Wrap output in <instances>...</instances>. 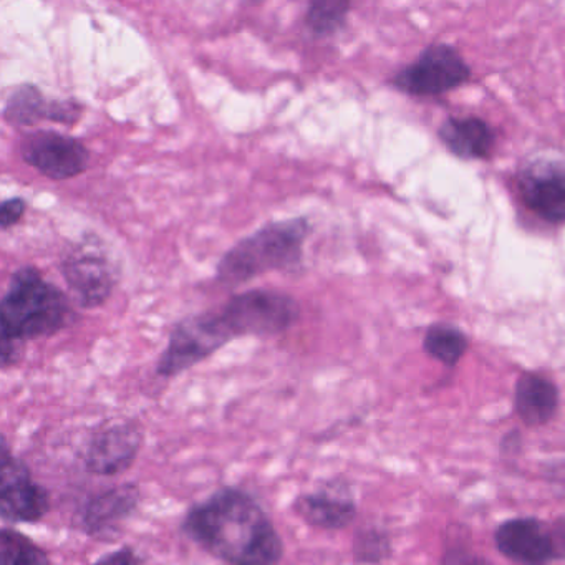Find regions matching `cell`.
I'll return each mask as SVG.
<instances>
[{
  "label": "cell",
  "instance_id": "1",
  "mask_svg": "<svg viewBox=\"0 0 565 565\" xmlns=\"http://www.w3.org/2000/svg\"><path fill=\"white\" fill-rule=\"evenodd\" d=\"M183 531L227 565H277L284 542L263 505L237 488H223L188 512Z\"/></svg>",
  "mask_w": 565,
  "mask_h": 565
},
{
  "label": "cell",
  "instance_id": "2",
  "mask_svg": "<svg viewBox=\"0 0 565 565\" xmlns=\"http://www.w3.org/2000/svg\"><path fill=\"white\" fill-rule=\"evenodd\" d=\"M72 319L71 302L55 284L44 279L34 266L12 274L0 303V363L15 365L29 340L44 339L64 330Z\"/></svg>",
  "mask_w": 565,
  "mask_h": 565
},
{
  "label": "cell",
  "instance_id": "3",
  "mask_svg": "<svg viewBox=\"0 0 565 565\" xmlns=\"http://www.w3.org/2000/svg\"><path fill=\"white\" fill-rule=\"evenodd\" d=\"M312 233L303 216L264 224L234 244L216 267L217 282L243 286L263 274L292 273L302 267L303 244Z\"/></svg>",
  "mask_w": 565,
  "mask_h": 565
},
{
  "label": "cell",
  "instance_id": "4",
  "mask_svg": "<svg viewBox=\"0 0 565 565\" xmlns=\"http://www.w3.org/2000/svg\"><path fill=\"white\" fill-rule=\"evenodd\" d=\"M217 313L233 340L273 337L296 326L300 306L292 296L280 290L253 289L231 297Z\"/></svg>",
  "mask_w": 565,
  "mask_h": 565
},
{
  "label": "cell",
  "instance_id": "5",
  "mask_svg": "<svg viewBox=\"0 0 565 565\" xmlns=\"http://www.w3.org/2000/svg\"><path fill=\"white\" fill-rule=\"evenodd\" d=\"M231 340L233 339L217 310L186 317L171 330L167 349L158 362L157 373L167 379L180 375L210 359Z\"/></svg>",
  "mask_w": 565,
  "mask_h": 565
},
{
  "label": "cell",
  "instance_id": "6",
  "mask_svg": "<svg viewBox=\"0 0 565 565\" xmlns=\"http://www.w3.org/2000/svg\"><path fill=\"white\" fill-rule=\"evenodd\" d=\"M469 71L461 55L449 47L438 44L426 49L415 64L402 68L392 78L393 87L408 95L435 97L468 82Z\"/></svg>",
  "mask_w": 565,
  "mask_h": 565
},
{
  "label": "cell",
  "instance_id": "7",
  "mask_svg": "<svg viewBox=\"0 0 565 565\" xmlns=\"http://www.w3.org/2000/svg\"><path fill=\"white\" fill-rule=\"evenodd\" d=\"M51 511V495L32 479L28 466L2 441L0 452V515L6 522L35 524Z\"/></svg>",
  "mask_w": 565,
  "mask_h": 565
},
{
  "label": "cell",
  "instance_id": "8",
  "mask_svg": "<svg viewBox=\"0 0 565 565\" xmlns=\"http://www.w3.org/2000/svg\"><path fill=\"white\" fill-rule=\"evenodd\" d=\"M21 154L29 167L54 181L81 177L90 163V151L81 140L52 130L24 137Z\"/></svg>",
  "mask_w": 565,
  "mask_h": 565
},
{
  "label": "cell",
  "instance_id": "9",
  "mask_svg": "<svg viewBox=\"0 0 565 565\" xmlns=\"http://www.w3.org/2000/svg\"><path fill=\"white\" fill-rule=\"evenodd\" d=\"M143 443V433L135 423H115L94 433L85 449V466L98 476H117L127 471Z\"/></svg>",
  "mask_w": 565,
  "mask_h": 565
},
{
  "label": "cell",
  "instance_id": "10",
  "mask_svg": "<svg viewBox=\"0 0 565 565\" xmlns=\"http://www.w3.org/2000/svg\"><path fill=\"white\" fill-rule=\"evenodd\" d=\"M61 273L84 309L104 306L114 292V270L104 254L84 249L68 254Z\"/></svg>",
  "mask_w": 565,
  "mask_h": 565
},
{
  "label": "cell",
  "instance_id": "11",
  "mask_svg": "<svg viewBox=\"0 0 565 565\" xmlns=\"http://www.w3.org/2000/svg\"><path fill=\"white\" fill-rule=\"evenodd\" d=\"M494 544L509 561L519 565H547L554 561L548 525L535 518H515L494 531Z\"/></svg>",
  "mask_w": 565,
  "mask_h": 565
},
{
  "label": "cell",
  "instance_id": "12",
  "mask_svg": "<svg viewBox=\"0 0 565 565\" xmlns=\"http://www.w3.org/2000/svg\"><path fill=\"white\" fill-rule=\"evenodd\" d=\"M84 105L75 100H47L35 85L24 84L9 95L4 120L11 127H34L42 120L74 127L81 121Z\"/></svg>",
  "mask_w": 565,
  "mask_h": 565
},
{
  "label": "cell",
  "instance_id": "13",
  "mask_svg": "<svg viewBox=\"0 0 565 565\" xmlns=\"http://www.w3.org/2000/svg\"><path fill=\"white\" fill-rule=\"evenodd\" d=\"M524 203L552 224L565 221V170L554 164H534L519 181Z\"/></svg>",
  "mask_w": 565,
  "mask_h": 565
},
{
  "label": "cell",
  "instance_id": "14",
  "mask_svg": "<svg viewBox=\"0 0 565 565\" xmlns=\"http://www.w3.org/2000/svg\"><path fill=\"white\" fill-rule=\"evenodd\" d=\"M140 502V488L134 482L115 486L88 499L82 511V525L90 535H110L127 521Z\"/></svg>",
  "mask_w": 565,
  "mask_h": 565
},
{
  "label": "cell",
  "instance_id": "15",
  "mask_svg": "<svg viewBox=\"0 0 565 565\" xmlns=\"http://www.w3.org/2000/svg\"><path fill=\"white\" fill-rule=\"evenodd\" d=\"M294 509L307 524L329 531L347 527L356 518L355 501L337 486L299 495Z\"/></svg>",
  "mask_w": 565,
  "mask_h": 565
},
{
  "label": "cell",
  "instance_id": "16",
  "mask_svg": "<svg viewBox=\"0 0 565 565\" xmlns=\"http://www.w3.org/2000/svg\"><path fill=\"white\" fill-rule=\"evenodd\" d=\"M558 388L547 376L522 373L515 383L514 409L529 428L547 425L558 409Z\"/></svg>",
  "mask_w": 565,
  "mask_h": 565
},
{
  "label": "cell",
  "instance_id": "17",
  "mask_svg": "<svg viewBox=\"0 0 565 565\" xmlns=\"http://www.w3.org/2000/svg\"><path fill=\"white\" fill-rule=\"evenodd\" d=\"M439 138L462 160H482L494 148V131L479 118H449L439 128Z\"/></svg>",
  "mask_w": 565,
  "mask_h": 565
},
{
  "label": "cell",
  "instance_id": "18",
  "mask_svg": "<svg viewBox=\"0 0 565 565\" xmlns=\"http://www.w3.org/2000/svg\"><path fill=\"white\" fill-rule=\"evenodd\" d=\"M423 347L429 356L438 360L443 365L455 366L468 350L469 342L461 330L439 323L428 330Z\"/></svg>",
  "mask_w": 565,
  "mask_h": 565
},
{
  "label": "cell",
  "instance_id": "19",
  "mask_svg": "<svg viewBox=\"0 0 565 565\" xmlns=\"http://www.w3.org/2000/svg\"><path fill=\"white\" fill-rule=\"evenodd\" d=\"M0 565H51L47 552L11 527L0 532Z\"/></svg>",
  "mask_w": 565,
  "mask_h": 565
},
{
  "label": "cell",
  "instance_id": "20",
  "mask_svg": "<svg viewBox=\"0 0 565 565\" xmlns=\"http://www.w3.org/2000/svg\"><path fill=\"white\" fill-rule=\"evenodd\" d=\"M352 4L347 0H313L306 12V25L317 38H330L345 25Z\"/></svg>",
  "mask_w": 565,
  "mask_h": 565
},
{
  "label": "cell",
  "instance_id": "21",
  "mask_svg": "<svg viewBox=\"0 0 565 565\" xmlns=\"http://www.w3.org/2000/svg\"><path fill=\"white\" fill-rule=\"evenodd\" d=\"M392 555L388 532L379 525H366L353 539V558L356 564H382Z\"/></svg>",
  "mask_w": 565,
  "mask_h": 565
},
{
  "label": "cell",
  "instance_id": "22",
  "mask_svg": "<svg viewBox=\"0 0 565 565\" xmlns=\"http://www.w3.org/2000/svg\"><path fill=\"white\" fill-rule=\"evenodd\" d=\"M441 565H492V562L466 545L456 544L443 552Z\"/></svg>",
  "mask_w": 565,
  "mask_h": 565
},
{
  "label": "cell",
  "instance_id": "23",
  "mask_svg": "<svg viewBox=\"0 0 565 565\" xmlns=\"http://www.w3.org/2000/svg\"><path fill=\"white\" fill-rule=\"evenodd\" d=\"M28 203L24 198H9L0 206V226L8 231L14 227L24 217Z\"/></svg>",
  "mask_w": 565,
  "mask_h": 565
},
{
  "label": "cell",
  "instance_id": "24",
  "mask_svg": "<svg viewBox=\"0 0 565 565\" xmlns=\"http://www.w3.org/2000/svg\"><path fill=\"white\" fill-rule=\"evenodd\" d=\"M94 565H145V561L135 552V548L124 547L102 555Z\"/></svg>",
  "mask_w": 565,
  "mask_h": 565
},
{
  "label": "cell",
  "instance_id": "25",
  "mask_svg": "<svg viewBox=\"0 0 565 565\" xmlns=\"http://www.w3.org/2000/svg\"><path fill=\"white\" fill-rule=\"evenodd\" d=\"M551 532L552 551L554 561H565V519H558L554 524L548 525Z\"/></svg>",
  "mask_w": 565,
  "mask_h": 565
},
{
  "label": "cell",
  "instance_id": "26",
  "mask_svg": "<svg viewBox=\"0 0 565 565\" xmlns=\"http://www.w3.org/2000/svg\"><path fill=\"white\" fill-rule=\"evenodd\" d=\"M552 475H554V478L558 479V481H565V462H561V465L552 468Z\"/></svg>",
  "mask_w": 565,
  "mask_h": 565
}]
</instances>
